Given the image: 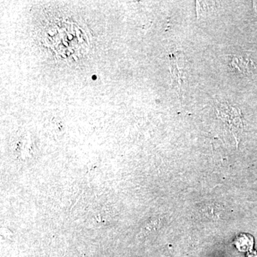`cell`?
Here are the masks:
<instances>
[{
  "instance_id": "6da1fadb",
  "label": "cell",
  "mask_w": 257,
  "mask_h": 257,
  "mask_svg": "<svg viewBox=\"0 0 257 257\" xmlns=\"http://www.w3.org/2000/svg\"><path fill=\"white\" fill-rule=\"evenodd\" d=\"M234 243L239 251H246L252 248L253 240L249 234H241L235 239Z\"/></svg>"
},
{
  "instance_id": "7a4b0ae2",
  "label": "cell",
  "mask_w": 257,
  "mask_h": 257,
  "mask_svg": "<svg viewBox=\"0 0 257 257\" xmlns=\"http://www.w3.org/2000/svg\"><path fill=\"white\" fill-rule=\"evenodd\" d=\"M248 257H257V253L253 252V253H250V254L248 255Z\"/></svg>"
}]
</instances>
